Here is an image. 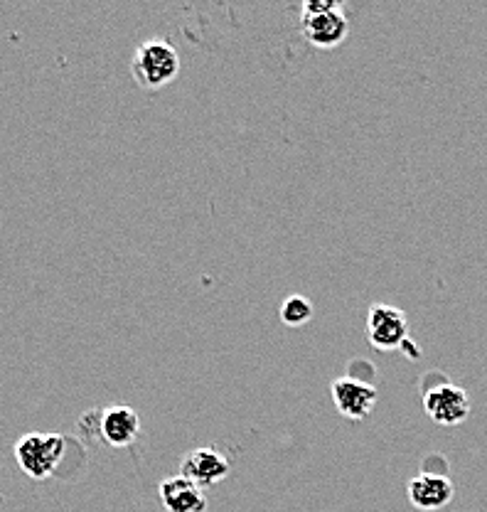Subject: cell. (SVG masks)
I'll return each mask as SVG.
<instances>
[{
	"label": "cell",
	"mask_w": 487,
	"mask_h": 512,
	"mask_svg": "<svg viewBox=\"0 0 487 512\" xmlns=\"http://www.w3.org/2000/svg\"><path fill=\"white\" fill-rule=\"evenodd\" d=\"M180 67H183V62H180L178 47L165 37H151V40L141 42L131 57L133 79H136L138 87L148 89V92L175 82Z\"/></svg>",
	"instance_id": "obj_1"
},
{
	"label": "cell",
	"mask_w": 487,
	"mask_h": 512,
	"mask_svg": "<svg viewBox=\"0 0 487 512\" xmlns=\"http://www.w3.org/2000/svg\"><path fill=\"white\" fill-rule=\"evenodd\" d=\"M301 30L305 40L318 50H333L342 45L350 32L345 3L337 0H308L301 8Z\"/></svg>",
	"instance_id": "obj_2"
},
{
	"label": "cell",
	"mask_w": 487,
	"mask_h": 512,
	"mask_svg": "<svg viewBox=\"0 0 487 512\" xmlns=\"http://www.w3.org/2000/svg\"><path fill=\"white\" fill-rule=\"evenodd\" d=\"M367 338L372 348L377 350H406L411 360L419 357V348L411 345L409 318H406L401 308L387 306V303H374L367 313Z\"/></svg>",
	"instance_id": "obj_3"
},
{
	"label": "cell",
	"mask_w": 487,
	"mask_h": 512,
	"mask_svg": "<svg viewBox=\"0 0 487 512\" xmlns=\"http://www.w3.org/2000/svg\"><path fill=\"white\" fill-rule=\"evenodd\" d=\"M64 448H67L64 436L32 431V434L18 439L15 458H18V466L23 468V473H28L32 480H47L62 463Z\"/></svg>",
	"instance_id": "obj_4"
},
{
	"label": "cell",
	"mask_w": 487,
	"mask_h": 512,
	"mask_svg": "<svg viewBox=\"0 0 487 512\" xmlns=\"http://www.w3.org/2000/svg\"><path fill=\"white\" fill-rule=\"evenodd\" d=\"M424 409L428 419L438 426H460L470 416V397L463 387L441 377L433 387L424 389Z\"/></svg>",
	"instance_id": "obj_5"
},
{
	"label": "cell",
	"mask_w": 487,
	"mask_h": 512,
	"mask_svg": "<svg viewBox=\"0 0 487 512\" xmlns=\"http://www.w3.org/2000/svg\"><path fill=\"white\" fill-rule=\"evenodd\" d=\"M330 392H333L337 412L350 421L367 419L379 399V389L374 384L355 380V377H337Z\"/></svg>",
	"instance_id": "obj_6"
},
{
	"label": "cell",
	"mask_w": 487,
	"mask_h": 512,
	"mask_svg": "<svg viewBox=\"0 0 487 512\" xmlns=\"http://www.w3.org/2000/svg\"><path fill=\"white\" fill-rule=\"evenodd\" d=\"M406 495L409 503L421 512H436L443 510L453 498H456V488L453 480L443 473H416L406 485Z\"/></svg>",
	"instance_id": "obj_7"
},
{
	"label": "cell",
	"mask_w": 487,
	"mask_h": 512,
	"mask_svg": "<svg viewBox=\"0 0 487 512\" xmlns=\"http://www.w3.org/2000/svg\"><path fill=\"white\" fill-rule=\"evenodd\" d=\"M99 436L111 448H128L141 436V416L133 407L114 404L99 414Z\"/></svg>",
	"instance_id": "obj_8"
},
{
	"label": "cell",
	"mask_w": 487,
	"mask_h": 512,
	"mask_svg": "<svg viewBox=\"0 0 487 512\" xmlns=\"http://www.w3.org/2000/svg\"><path fill=\"white\" fill-rule=\"evenodd\" d=\"M180 476L207 490L229 476V461L217 448H195L180 463Z\"/></svg>",
	"instance_id": "obj_9"
},
{
	"label": "cell",
	"mask_w": 487,
	"mask_h": 512,
	"mask_svg": "<svg viewBox=\"0 0 487 512\" xmlns=\"http://www.w3.org/2000/svg\"><path fill=\"white\" fill-rule=\"evenodd\" d=\"M160 503L165 512H207L205 490L183 476L160 483Z\"/></svg>",
	"instance_id": "obj_10"
},
{
	"label": "cell",
	"mask_w": 487,
	"mask_h": 512,
	"mask_svg": "<svg viewBox=\"0 0 487 512\" xmlns=\"http://www.w3.org/2000/svg\"><path fill=\"white\" fill-rule=\"evenodd\" d=\"M313 313V303H310L308 296H301V293H293V296H288L281 303V323L288 325V328H301V325L310 323Z\"/></svg>",
	"instance_id": "obj_11"
}]
</instances>
